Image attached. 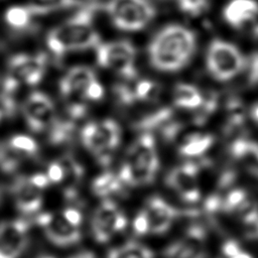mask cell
Wrapping results in <instances>:
<instances>
[{
  "label": "cell",
  "instance_id": "1",
  "mask_svg": "<svg viewBox=\"0 0 258 258\" xmlns=\"http://www.w3.org/2000/svg\"><path fill=\"white\" fill-rule=\"evenodd\" d=\"M100 5L83 3L62 23L50 29L46 35V47L57 59L72 51L96 48L101 43L100 34L94 27V18Z\"/></svg>",
  "mask_w": 258,
  "mask_h": 258
},
{
  "label": "cell",
  "instance_id": "2",
  "mask_svg": "<svg viewBox=\"0 0 258 258\" xmlns=\"http://www.w3.org/2000/svg\"><path fill=\"white\" fill-rule=\"evenodd\" d=\"M197 46L196 34L188 28L170 24L163 27L148 45L151 66L162 72H175L191 58Z\"/></svg>",
  "mask_w": 258,
  "mask_h": 258
},
{
  "label": "cell",
  "instance_id": "3",
  "mask_svg": "<svg viewBox=\"0 0 258 258\" xmlns=\"http://www.w3.org/2000/svg\"><path fill=\"white\" fill-rule=\"evenodd\" d=\"M81 140L84 146L93 153L98 162L108 165L113 152L121 140V129L119 124L112 119L99 122H89L81 129Z\"/></svg>",
  "mask_w": 258,
  "mask_h": 258
},
{
  "label": "cell",
  "instance_id": "4",
  "mask_svg": "<svg viewBox=\"0 0 258 258\" xmlns=\"http://www.w3.org/2000/svg\"><path fill=\"white\" fill-rule=\"evenodd\" d=\"M105 11L121 30L137 31L155 17L156 9L149 0H108Z\"/></svg>",
  "mask_w": 258,
  "mask_h": 258
},
{
  "label": "cell",
  "instance_id": "5",
  "mask_svg": "<svg viewBox=\"0 0 258 258\" xmlns=\"http://www.w3.org/2000/svg\"><path fill=\"white\" fill-rule=\"evenodd\" d=\"M207 69L210 75L222 82L229 81L245 69L246 57L232 43L214 39L207 50Z\"/></svg>",
  "mask_w": 258,
  "mask_h": 258
},
{
  "label": "cell",
  "instance_id": "6",
  "mask_svg": "<svg viewBox=\"0 0 258 258\" xmlns=\"http://www.w3.org/2000/svg\"><path fill=\"white\" fill-rule=\"evenodd\" d=\"M95 49L97 62L100 67L113 71L127 81L137 78L136 49L132 42L129 40L101 42Z\"/></svg>",
  "mask_w": 258,
  "mask_h": 258
},
{
  "label": "cell",
  "instance_id": "7",
  "mask_svg": "<svg viewBox=\"0 0 258 258\" xmlns=\"http://www.w3.org/2000/svg\"><path fill=\"white\" fill-rule=\"evenodd\" d=\"M177 217V211L160 197H151L133 221L138 235L163 234L169 230Z\"/></svg>",
  "mask_w": 258,
  "mask_h": 258
},
{
  "label": "cell",
  "instance_id": "8",
  "mask_svg": "<svg viewBox=\"0 0 258 258\" xmlns=\"http://www.w3.org/2000/svg\"><path fill=\"white\" fill-rule=\"evenodd\" d=\"M127 226V218L117 204L104 199L97 207L91 221L94 239L99 243H106L116 234L122 232Z\"/></svg>",
  "mask_w": 258,
  "mask_h": 258
},
{
  "label": "cell",
  "instance_id": "9",
  "mask_svg": "<svg viewBox=\"0 0 258 258\" xmlns=\"http://www.w3.org/2000/svg\"><path fill=\"white\" fill-rule=\"evenodd\" d=\"M22 114L27 127L34 133L47 131L57 118L52 99L40 91L32 92L26 97Z\"/></svg>",
  "mask_w": 258,
  "mask_h": 258
},
{
  "label": "cell",
  "instance_id": "10",
  "mask_svg": "<svg viewBox=\"0 0 258 258\" xmlns=\"http://www.w3.org/2000/svg\"><path fill=\"white\" fill-rule=\"evenodd\" d=\"M201 167L198 161H186L173 167L165 177L166 185L175 191L186 203H197L201 199L199 173Z\"/></svg>",
  "mask_w": 258,
  "mask_h": 258
},
{
  "label": "cell",
  "instance_id": "11",
  "mask_svg": "<svg viewBox=\"0 0 258 258\" xmlns=\"http://www.w3.org/2000/svg\"><path fill=\"white\" fill-rule=\"evenodd\" d=\"M47 56L43 52L34 54L17 53L8 60L7 76L19 82L22 86H36L46 73Z\"/></svg>",
  "mask_w": 258,
  "mask_h": 258
},
{
  "label": "cell",
  "instance_id": "12",
  "mask_svg": "<svg viewBox=\"0 0 258 258\" xmlns=\"http://www.w3.org/2000/svg\"><path fill=\"white\" fill-rule=\"evenodd\" d=\"M35 222L42 229L46 239L55 246H72L82 238L80 228L68 223L60 213H38Z\"/></svg>",
  "mask_w": 258,
  "mask_h": 258
},
{
  "label": "cell",
  "instance_id": "13",
  "mask_svg": "<svg viewBox=\"0 0 258 258\" xmlns=\"http://www.w3.org/2000/svg\"><path fill=\"white\" fill-rule=\"evenodd\" d=\"M29 223L23 219L0 222V258H18L28 244Z\"/></svg>",
  "mask_w": 258,
  "mask_h": 258
},
{
  "label": "cell",
  "instance_id": "14",
  "mask_svg": "<svg viewBox=\"0 0 258 258\" xmlns=\"http://www.w3.org/2000/svg\"><path fill=\"white\" fill-rule=\"evenodd\" d=\"M125 161L137 168L157 173L159 159L155 139L150 132L140 133L130 146Z\"/></svg>",
  "mask_w": 258,
  "mask_h": 258
},
{
  "label": "cell",
  "instance_id": "15",
  "mask_svg": "<svg viewBox=\"0 0 258 258\" xmlns=\"http://www.w3.org/2000/svg\"><path fill=\"white\" fill-rule=\"evenodd\" d=\"M16 209L25 216L38 214L43 203L42 190L36 187L26 175L15 177L10 186Z\"/></svg>",
  "mask_w": 258,
  "mask_h": 258
},
{
  "label": "cell",
  "instance_id": "16",
  "mask_svg": "<svg viewBox=\"0 0 258 258\" xmlns=\"http://www.w3.org/2000/svg\"><path fill=\"white\" fill-rule=\"evenodd\" d=\"M257 13L255 0H232L224 9V18L234 28L244 30Z\"/></svg>",
  "mask_w": 258,
  "mask_h": 258
},
{
  "label": "cell",
  "instance_id": "17",
  "mask_svg": "<svg viewBox=\"0 0 258 258\" xmlns=\"http://www.w3.org/2000/svg\"><path fill=\"white\" fill-rule=\"evenodd\" d=\"M96 78V73L90 67H73L60 78L58 82L59 93H78L84 96L87 86Z\"/></svg>",
  "mask_w": 258,
  "mask_h": 258
},
{
  "label": "cell",
  "instance_id": "18",
  "mask_svg": "<svg viewBox=\"0 0 258 258\" xmlns=\"http://www.w3.org/2000/svg\"><path fill=\"white\" fill-rule=\"evenodd\" d=\"M214 142L215 137L210 133H189L179 143L178 151L184 157H201L212 147Z\"/></svg>",
  "mask_w": 258,
  "mask_h": 258
},
{
  "label": "cell",
  "instance_id": "19",
  "mask_svg": "<svg viewBox=\"0 0 258 258\" xmlns=\"http://www.w3.org/2000/svg\"><path fill=\"white\" fill-rule=\"evenodd\" d=\"M173 109L168 106H162L139 116L133 122V126L141 132L151 133L153 130H159L163 125L173 119Z\"/></svg>",
  "mask_w": 258,
  "mask_h": 258
},
{
  "label": "cell",
  "instance_id": "20",
  "mask_svg": "<svg viewBox=\"0 0 258 258\" xmlns=\"http://www.w3.org/2000/svg\"><path fill=\"white\" fill-rule=\"evenodd\" d=\"M37 15L38 13L30 4L15 5L5 11L4 20L12 30L22 32L32 27L33 18Z\"/></svg>",
  "mask_w": 258,
  "mask_h": 258
},
{
  "label": "cell",
  "instance_id": "21",
  "mask_svg": "<svg viewBox=\"0 0 258 258\" xmlns=\"http://www.w3.org/2000/svg\"><path fill=\"white\" fill-rule=\"evenodd\" d=\"M62 163L64 176L61 184L64 185V196L68 199H74L77 196V185L81 181L85 169L83 165L71 154L63 155L59 158Z\"/></svg>",
  "mask_w": 258,
  "mask_h": 258
},
{
  "label": "cell",
  "instance_id": "22",
  "mask_svg": "<svg viewBox=\"0 0 258 258\" xmlns=\"http://www.w3.org/2000/svg\"><path fill=\"white\" fill-rule=\"evenodd\" d=\"M200 233L191 232L188 236L175 243L168 251L172 258H203L204 246Z\"/></svg>",
  "mask_w": 258,
  "mask_h": 258
},
{
  "label": "cell",
  "instance_id": "23",
  "mask_svg": "<svg viewBox=\"0 0 258 258\" xmlns=\"http://www.w3.org/2000/svg\"><path fill=\"white\" fill-rule=\"evenodd\" d=\"M92 191L100 198L108 199L110 196L120 194L124 190V184L117 174L105 171L96 176L92 181Z\"/></svg>",
  "mask_w": 258,
  "mask_h": 258
},
{
  "label": "cell",
  "instance_id": "24",
  "mask_svg": "<svg viewBox=\"0 0 258 258\" xmlns=\"http://www.w3.org/2000/svg\"><path fill=\"white\" fill-rule=\"evenodd\" d=\"M173 103L177 108L196 110L203 101V94L189 84H178L173 90Z\"/></svg>",
  "mask_w": 258,
  "mask_h": 258
},
{
  "label": "cell",
  "instance_id": "25",
  "mask_svg": "<svg viewBox=\"0 0 258 258\" xmlns=\"http://www.w3.org/2000/svg\"><path fill=\"white\" fill-rule=\"evenodd\" d=\"M47 131V141L51 145H61L68 143L73 139L76 131L75 121L70 118H56Z\"/></svg>",
  "mask_w": 258,
  "mask_h": 258
},
{
  "label": "cell",
  "instance_id": "26",
  "mask_svg": "<svg viewBox=\"0 0 258 258\" xmlns=\"http://www.w3.org/2000/svg\"><path fill=\"white\" fill-rule=\"evenodd\" d=\"M107 258H154V255L147 246L131 241L111 249Z\"/></svg>",
  "mask_w": 258,
  "mask_h": 258
},
{
  "label": "cell",
  "instance_id": "27",
  "mask_svg": "<svg viewBox=\"0 0 258 258\" xmlns=\"http://www.w3.org/2000/svg\"><path fill=\"white\" fill-rule=\"evenodd\" d=\"M219 98L216 92H210L209 94L203 95V101L201 105L195 110L192 123L198 126H203L207 123L210 117L216 112L218 108Z\"/></svg>",
  "mask_w": 258,
  "mask_h": 258
},
{
  "label": "cell",
  "instance_id": "28",
  "mask_svg": "<svg viewBox=\"0 0 258 258\" xmlns=\"http://www.w3.org/2000/svg\"><path fill=\"white\" fill-rule=\"evenodd\" d=\"M7 143L24 159L36 156L39 150L35 139L25 134H15L7 140Z\"/></svg>",
  "mask_w": 258,
  "mask_h": 258
},
{
  "label": "cell",
  "instance_id": "29",
  "mask_svg": "<svg viewBox=\"0 0 258 258\" xmlns=\"http://www.w3.org/2000/svg\"><path fill=\"white\" fill-rule=\"evenodd\" d=\"M23 157L17 153L7 141L0 142V170L4 173H14L21 162Z\"/></svg>",
  "mask_w": 258,
  "mask_h": 258
},
{
  "label": "cell",
  "instance_id": "30",
  "mask_svg": "<svg viewBox=\"0 0 258 258\" xmlns=\"http://www.w3.org/2000/svg\"><path fill=\"white\" fill-rule=\"evenodd\" d=\"M29 4L36 10L38 15H44L60 9L78 8L83 2L81 0H31Z\"/></svg>",
  "mask_w": 258,
  "mask_h": 258
},
{
  "label": "cell",
  "instance_id": "31",
  "mask_svg": "<svg viewBox=\"0 0 258 258\" xmlns=\"http://www.w3.org/2000/svg\"><path fill=\"white\" fill-rule=\"evenodd\" d=\"M133 88L138 102H153L160 94L159 85L150 80H140Z\"/></svg>",
  "mask_w": 258,
  "mask_h": 258
},
{
  "label": "cell",
  "instance_id": "32",
  "mask_svg": "<svg viewBox=\"0 0 258 258\" xmlns=\"http://www.w3.org/2000/svg\"><path fill=\"white\" fill-rule=\"evenodd\" d=\"M113 94L117 103L123 107H131L138 102L133 86H130L127 83L116 84L113 88Z\"/></svg>",
  "mask_w": 258,
  "mask_h": 258
},
{
  "label": "cell",
  "instance_id": "33",
  "mask_svg": "<svg viewBox=\"0 0 258 258\" xmlns=\"http://www.w3.org/2000/svg\"><path fill=\"white\" fill-rule=\"evenodd\" d=\"M178 8L189 16H199L209 7V0H176Z\"/></svg>",
  "mask_w": 258,
  "mask_h": 258
},
{
  "label": "cell",
  "instance_id": "34",
  "mask_svg": "<svg viewBox=\"0 0 258 258\" xmlns=\"http://www.w3.org/2000/svg\"><path fill=\"white\" fill-rule=\"evenodd\" d=\"M182 128H183V124L180 121L171 119L169 122L163 125L158 131L160 132L161 137L163 138L164 141L171 142L175 140V138L181 132Z\"/></svg>",
  "mask_w": 258,
  "mask_h": 258
},
{
  "label": "cell",
  "instance_id": "35",
  "mask_svg": "<svg viewBox=\"0 0 258 258\" xmlns=\"http://www.w3.org/2000/svg\"><path fill=\"white\" fill-rule=\"evenodd\" d=\"M221 258H253L249 253L244 251L235 241H227L223 248Z\"/></svg>",
  "mask_w": 258,
  "mask_h": 258
},
{
  "label": "cell",
  "instance_id": "36",
  "mask_svg": "<svg viewBox=\"0 0 258 258\" xmlns=\"http://www.w3.org/2000/svg\"><path fill=\"white\" fill-rule=\"evenodd\" d=\"M45 174L50 183L61 184L64 176V170L60 160L58 159V160L51 161L47 166Z\"/></svg>",
  "mask_w": 258,
  "mask_h": 258
},
{
  "label": "cell",
  "instance_id": "37",
  "mask_svg": "<svg viewBox=\"0 0 258 258\" xmlns=\"http://www.w3.org/2000/svg\"><path fill=\"white\" fill-rule=\"evenodd\" d=\"M247 71V80L250 86L258 84V51L253 52L249 58H246L245 69Z\"/></svg>",
  "mask_w": 258,
  "mask_h": 258
},
{
  "label": "cell",
  "instance_id": "38",
  "mask_svg": "<svg viewBox=\"0 0 258 258\" xmlns=\"http://www.w3.org/2000/svg\"><path fill=\"white\" fill-rule=\"evenodd\" d=\"M84 96L88 102L100 101L104 97V88L97 78L87 86Z\"/></svg>",
  "mask_w": 258,
  "mask_h": 258
},
{
  "label": "cell",
  "instance_id": "39",
  "mask_svg": "<svg viewBox=\"0 0 258 258\" xmlns=\"http://www.w3.org/2000/svg\"><path fill=\"white\" fill-rule=\"evenodd\" d=\"M60 215L68 223H70L74 227L80 228L83 223L82 212L77 207H67L60 212Z\"/></svg>",
  "mask_w": 258,
  "mask_h": 258
},
{
  "label": "cell",
  "instance_id": "40",
  "mask_svg": "<svg viewBox=\"0 0 258 258\" xmlns=\"http://www.w3.org/2000/svg\"><path fill=\"white\" fill-rule=\"evenodd\" d=\"M28 177H29V180H30L36 187H38V188H39L40 190H42V191L50 184V182H49V180H48L46 174L43 173V172H36V173H34V174H32V175H30V176H28Z\"/></svg>",
  "mask_w": 258,
  "mask_h": 258
},
{
  "label": "cell",
  "instance_id": "41",
  "mask_svg": "<svg viewBox=\"0 0 258 258\" xmlns=\"http://www.w3.org/2000/svg\"><path fill=\"white\" fill-rule=\"evenodd\" d=\"M251 36L258 39V13L254 16V18L248 23V25L244 29Z\"/></svg>",
  "mask_w": 258,
  "mask_h": 258
},
{
  "label": "cell",
  "instance_id": "42",
  "mask_svg": "<svg viewBox=\"0 0 258 258\" xmlns=\"http://www.w3.org/2000/svg\"><path fill=\"white\" fill-rule=\"evenodd\" d=\"M250 117L254 122L258 123V103L254 104L250 109Z\"/></svg>",
  "mask_w": 258,
  "mask_h": 258
},
{
  "label": "cell",
  "instance_id": "43",
  "mask_svg": "<svg viewBox=\"0 0 258 258\" xmlns=\"http://www.w3.org/2000/svg\"><path fill=\"white\" fill-rule=\"evenodd\" d=\"M70 258H95V256L93 253H91L89 251H83V252L75 254L74 256H72Z\"/></svg>",
  "mask_w": 258,
  "mask_h": 258
},
{
  "label": "cell",
  "instance_id": "44",
  "mask_svg": "<svg viewBox=\"0 0 258 258\" xmlns=\"http://www.w3.org/2000/svg\"><path fill=\"white\" fill-rule=\"evenodd\" d=\"M254 156L256 157V159H257V161H258V145H257V148H256V150H255V153H254Z\"/></svg>",
  "mask_w": 258,
  "mask_h": 258
},
{
  "label": "cell",
  "instance_id": "45",
  "mask_svg": "<svg viewBox=\"0 0 258 258\" xmlns=\"http://www.w3.org/2000/svg\"><path fill=\"white\" fill-rule=\"evenodd\" d=\"M37 258H53V257L48 256V255H42V256H39V257H37Z\"/></svg>",
  "mask_w": 258,
  "mask_h": 258
},
{
  "label": "cell",
  "instance_id": "46",
  "mask_svg": "<svg viewBox=\"0 0 258 258\" xmlns=\"http://www.w3.org/2000/svg\"><path fill=\"white\" fill-rule=\"evenodd\" d=\"M2 118H3V115H2V113H1V111H0V122H1Z\"/></svg>",
  "mask_w": 258,
  "mask_h": 258
}]
</instances>
